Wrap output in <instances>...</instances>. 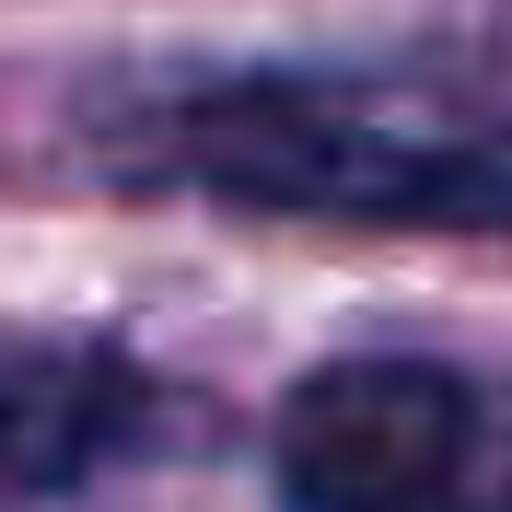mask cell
<instances>
[{
	"label": "cell",
	"instance_id": "obj_1",
	"mask_svg": "<svg viewBox=\"0 0 512 512\" xmlns=\"http://www.w3.org/2000/svg\"><path fill=\"white\" fill-rule=\"evenodd\" d=\"M94 152L128 187L350 233H478L512 245V94L443 70H175L94 105Z\"/></svg>",
	"mask_w": 512,
	"mask_h": 512
},
{
	"label": "cell",
	"instance_id": "obj_2",
	"mask_svg": "<svg viewBox=\"0 0 512 512\" xmlns=\"http://www.w3.org/2000/svg\"><path fill=\"white\" fill-rule=\"evenodd\" d=\"M291 512H512V384L431 350H350L268 419Z\"/></svg>",
	"mask_w": 512,
	"mask_h": 512
},
{
	"label": "cell",
	"instance_id": "obj_3",
	"mask_svg": "<svg viewBox=\"0 0 512 512\" xmlns=\"http://www.w3.org/2000/svg\"><path fill=\"white\" fill-rule=\"evenodd\" d=\"M175 384L105 338H0V512H47L175 443Z\"/></svg>",
	"mask_w": 512,
	"mask_h": 512
}]
</instances>
